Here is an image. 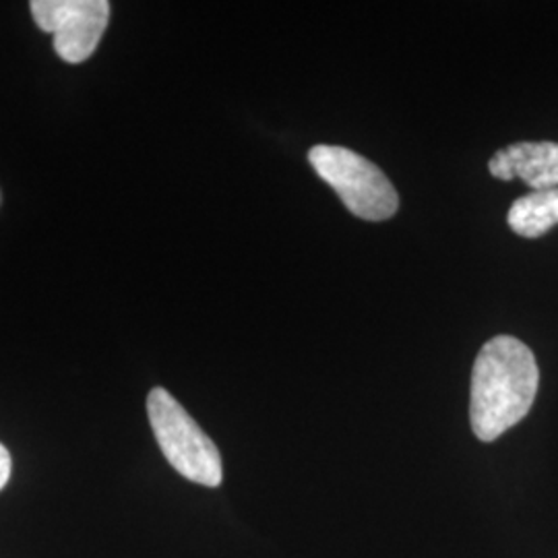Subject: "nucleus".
<instances>
[{
	"mask_svg": "<svg viewBox=\"0 0 558 558\" xmlns=\"http://www.w3.org/2000/svg\"><path fill=\"white\" fill-rule=\"evenodd\" d=\"M534 352L518 338L486 341L474 362L470 420L480 440L493 442L525 418L538 393Z\"/></svg>",
	"mask_w": 558,
	"mask_h": 558,
	"instance_id": "1",
	"label": "nucleus"
},
{
	"mask_svg": "<svg viewBox=\"0 0 558 558\" xmlns=\"http://www.w3.org/2000/svg\"><path fill=\"white\" fill-rule=\"evenodd\" d=\"M147 416L163 458L180 476L207 488L220 486L223 470L216 442L166 389L149 391Z\"/></svg>",
	"mask_w": 558,
	"mask_h": 558,
	"instance_id": "2",
	"label": "nucleus"
},
{
	"mask_svg": "<svg viewBox=\"0 0 558 558\" xmlns=\"http://www.w3.org/2000/svg\"><path fill=\"white\" fill-rule=\"evenodd\" d=\"M308 161L343 201L345 209L360 220L383 221L399 209L393 182L373 161L338 145H317L308 151Z\"/></svg>",
	"mask_w": 558,
	"mask_h": 558,
	"instance_id": "3",
	"label": "nucleus"
},
{
	"mask_svg": "<svg viewBox=\"0 0 558 558\" xmlns=\"http://www.w3.org/2000/svg\"><path fill=\"white\" fill-rule=\"evenodd\" d=\"M29 9L41 32L54 36L57 54L71 64L96 52L110 21L108 0H34Z\"/></svg>",
	"mask_w": 558,
	"mask_h": 558,
	"instance_id": "4",
	"label": "nucleus"
},
{
	"mask_svg": "<svg viewBox=\"0 0 558 558\" xmlns=\"http://www.w3.org/2000/svg\"><path fill=\"white\" fill-rule=\"evenodd\" d=\"M488 170L495 179H521L534 191L558 189V143H513L490 158Z\"/></svg>",
	"mask_w": 558,
	"mask_h": 558,
	"instance_id": "5",
	"label": "nucleus"
},
{
	"mask_svg": "<svg viewBox=\"0 0 558 558\" xmlns=\"http://www.w3.org/2000/svg\"><path fill=\"white\" fill-rule=\"evenodd\" d=\"M558 223V189L534 191L509 209V226L523 239H539Z\"/></svg>",
	"mask_w": 558,
	"mask_h": 558,
	"instance_id": "6",
	"label": "nucleus"
},
{
	"mask_svg": "<svg viewBox=\"0 0 558 558\" xmlns=\"http://www.w3.org/2000/svg\"><path fill=\"white\" fill-rule=\"evenodd\" d=\"M11 468H13L11 456H9L7 447L0 442V490L7 486V482L11 478Z\"/></svg>",
	"mask_w": 558,
	"mask_h": 558,
	"instance_id": "7",
	"label": "nucleus"
},
{
	"mask_svg": "<svg viewBox=\"0 0 558 558\" xmlns=\"http://www.w3.org/2000/svg\"><path fill=\"white\" fill-rule=\"evenodd\" d=\"M0 201H2V195H0Z\"/></svg>",
	"mask_w": 558,
	"mask_h": 558,
	"instance_id": "8",
	"label": "nucleus"
}]
</instances>
